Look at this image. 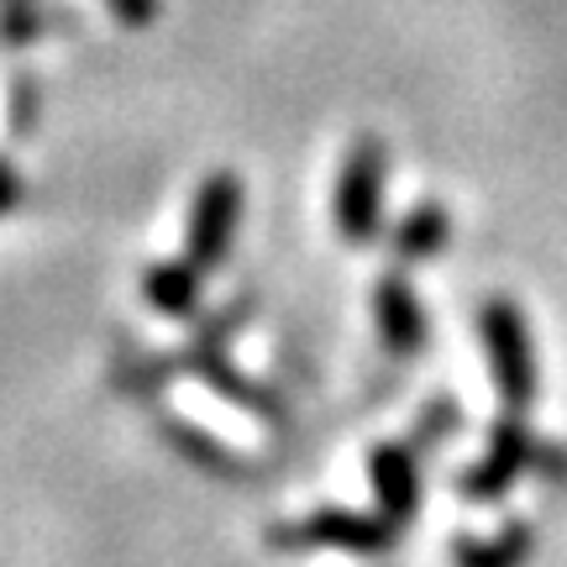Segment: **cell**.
I'll list each match as a JSON object with an SVG mask.
<instances>
[{
  "instance_id": "cell-1",
  "label": "cell",
  "mask_w": 567,
  "mask_h": 567,
  "mask_svg": "<svg viewBox=\"0 0 567 567\" xmlns=\"http://www.w3.org/2000/svg\"><path fill=\"white\" fill-rule=\"evenodd\" d=\"M526 473L567 478V452L557 442H547V436H536L520 415H505V421L488 431V452L457 478V488H463L467 499L488 505V499H505Z\"/></svg>"
},
{
  "instance_id": "cell-2",
  "label": "cell",
  "mask_w": 567,
  "mask_h": 567,
  "mask_svg": "<svg viewBox=\"0 0 567 567\" xmlns=\"http://www.w3.org/2000/svg\"><path fill=\"white\" fill-rule=\"evenodd\" d=\"M478 337H484V358H488V379L494 394L509 415H526L536 400V347H530V326L520 316V305L494 295L478 310Z\"/></svg>"
},
{
  "instance_id": "cell-3",
  "label": "cell",
  "mask_w": 567,
  "mask_h": 567,
  "mask_svg": "<svg viewBox=\"0 0 567 567\" xmlns=\"http://www.w3.org/2000/svg\"><path fill=\"white\" fill-rule=\"evenodd\" d=\"M384 195H389V147L379 137H358L347 147L337 189H331V221L352 247L379 237L384 226Z\"/></svg>"
},
{
  "instance_id": "cell-4",
  "label": "cell",
  "mask_w": 567,
  "mask_h": 567,
  "mask_svg": "<svg viewBox=\"0 0 567 567\" xmlns=\"http://www.w3.org/2000/svg\"><path fill=\"white\" fill-rule=\"evenodd\" d=\"M400 542V526L363 509H316L305 520H284L268 530L274 551H347V557H384Z\"/></svg>"
},
{
  "instance_id": "cell-5",
  "label": "cell",
  "mask_w": 567,
  "mask_h": 567,
  "mask_svg": "<svg viewBox=\"0 0 567 567\" xmlns=\"http://www.w3.org/2000/svg\"><path fill=\"white\" fill-rule=\"evenodd\" d=\"M237 221H243V179L221 168L195 189L189 226H184V252H189L184 264H195L200 274H216L226 264V252H231Z\"/></svg>"
},
{
  "instance_id": "cell-6",
  "label": "cell",
  "mask_w": 567,
  "mask_h": 567,
  "mask_svg": "<svg viewBox=\"0 0 567 567\" xmlns=\"http://www.w3.org/2000/svg\"><path fill=\"white\" fill-rule=\"evenodd\" d=\"M373 316H379V337L394 358H415L425 347V305L421 295L405 284V274H384V279L373 284Z\"/></svg>"
},
{
  "instance_id": "cell-7",
  "label": "cell",
  "mask_w": 567,
  "mask_h": 567,
  "mask_svg": "<svg viewBox=\"0 0 567 567\" xmlns=\"http://www.w3.org/2000/svg\"><path fill=\"white\" fill-rule=\"evenodd\" d=\"M368 478L379 494V515L405 526L421 515V463H415V446H379L368 457Z\"/></svg>"
},
{
  "instance_id": "cell-8",
  "label": "cell",
  "mask_w": 567,
  "mask_h": 567,
  "mask_svg": "<svg viewBox=\"0 0 567 567\" xmlns=\"http://www.w3.org/2000/svg\"><path fill=\"white\" fill-rule=\"evenodd\" d=\"M536 557V530L526 520H505L494 536H457L452 567H526Z\"/></svg>"
},
{
  "instance_id": "cell-9",
  "label": "cell",
  "mask_w": 567,
  "mask_h": 567,
  "mask_svg": "<svg viewBox=\"0 0 567 567\" xmlns=\"http://www.w3.org/2000/svg\"><path fill=\"white\" fill-rule=\"evenodd\" d=\"M446 237H452L446 205L442 200H421L405 221L394 226V258H400V264H431V258L446 247Z\"/></svg>"
},
{
  "instance_id": "cell-10",
  "label": "cell",
  "mask_w": 567,
  "mask_h": 567,
  "mask_svg": "<svg viewBox=\"0 0 567 567\" xmlns=\"http://www.w3.org/2000/svg\"><path fill=\"white\" fill-rule=\"evenodd\" d=\"M142 295L158 316H195L200 305V268L195 264H153L142 274Z\"/></svg>"
},
{
  "instance_id": "cell-11",
  "label": "cell",
  "mask_w": 567,
  "mask_h": 567,
  "mask_svg": "<svg viewBox=\"0 0 567 567\" xmlns=\"http://www.w3.org/2000/svg\"><path fill=\"white\" fill-rule=\"evenodd\" d=\"M189 368L200 373L205 384H216L226 394V400H237V405H247V410H264V415H279V400L268 394L264 384H252L247 373H237V368L226 363L221 352L210 347V337H205L200 347H195V358H189Z\"/></svg>"
},
{
  "instance_id": "cell-12",
  "label": "cell",
  "mask_w": 567,
  "mask_h": 567,
  "mask_svg": "<svg viewBox=\"0 0 567 567\" xmlns=\"http://www.w3.org/2000/svg\"><path fill=\"white\" fill-rule=\"evenodd\" d=\"M163 436L179 446V452H189V457H195V467H205V473H216V478H247L243 457H237V452H226L216 436H205V431H195V425L163 421Z\"/></svg>"
},
{
  "instance_id": "cell-13",
  "label": "cell",
  "mask_w": 567,
  "mask_h": 567,
  "mask_svg": "<svg viewBox=\"0 0 567 567\" xmlns=\"http://www.w3.org/2000/svg\"><path fill=\"white\" fill-rule=\"evenodd\" d=\"M53 27H63V11H48L38 0H6L0 6V42H11V48H27Z\"/></svg>"
},
{
  "instance_id": "cell-14",
  "label": "cell",
  "mask_w": 567,
  "mask_h": 567,
  "mask_svg": "<svg viewBox=\"0 0 567 567\" xmlns=\"http://www.w3.org/2000/svg\"><path fill=\"white\" fill-rule=\"evenodd\" d=\"M101 6L122 21V27H153L163 11V0H101Z\"/></svg>"
},
{
  "instance_id": "cell-15",
  "label": "cell",
  "mask_w": 567,
  "mask_h": 567,
  "mask_svg": "<svg viewBox=\"0 0 567 567\" xmlns=\"http://www.w3.org/2000/svg\"><path fill=\"white\" fill-rule=\"evenodd\" d=\"M32 116H38V84L17 80V101H11V122H17V132H32Z\"/></svg>"
},
{
  "instance_id": "cell-16",
  "label": "cell",
  "mask_w": 567,
  "mask_h": 567,
  "mask_svg": "<svg viewBox=\"0 0 567 567\" xmlns=\"http://www.w3.org/2000/svg\"><path fill=\"white\" fill-rule=\"evenodd\" d=\"M21 195H27V184H21V174L11 168V163L0 158V216H11L21 205Z\"/></svg>"
}]
</instances>
